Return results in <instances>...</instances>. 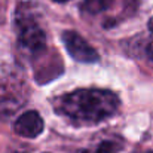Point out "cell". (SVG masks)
I'll return each mask as SVG.
<instances>
[{"instance_id": "obj_1", "label": "cell", "mask_w": 153, "mask_h": 153, "mask_svg": "<svg viewBox=\"0 0 153 153\" xmlns=\"http://www.w3.org/2000/svg\"><path fill=\"white\" fill-rule=\"evenodd\" d=\"M120 105L119 97L108 89H76L58 97L55 110L74 123H98L111 117Z\"/></svg>"}, {"instance_id": "obj_2", "label": "cell", "mask_w": 153, "mask_h": 153, "mask_svg": "<svg viewBox=\"0 0 153 153\" xmlns=\"http://www.w3.org/2000/svg\"><path fill=\"white\" fill-rule=\"evenodd\" d=\"M16 24H18V40L25 49L31 52H40L45 49L46 43L45 31L33 16L18 12Z\"/></svg>"}, {"instance_id": "obj_3", "label": "cell", "mask_w": 153, "mask_h": 153, "mask_svg": "<svg viewBox=\"0 0 153 153\" xmlns=\"http://www.w3.org/2000/svg\"><path fill=\"white\" fill-rule=\"evenodd\" d=\"M62 43L68 53L80 62H95L98 61V52L95 51L80 34L76 31H64L62 33Z\"/></svg>"}, {"instance_id": "obj_4", "label": "cell", "mask_w": 153, "mask_h": 153, "mask_svg": "<svg viewBox=\"0 0 153 153\" xmlns=\"http://www.w3.org/2000/svg\"><path fill=\"white\" fill-rule=\"evenodd\" d=\"M43 119L36 110L22 113L13 123V131L24 138H36L43 132Z\"/></svg>"}, {"instance_id": "obj_5", "label": "cell", "mask_w": 153, "mask_h": 153, "mask_svg": "<svg viewBox=\"0 0 153 153\" xmlns=\"http://www.w3.org/2000/svg\"><path fill=\"white\" fill-rule=\"evenodd\" d=\"M123 147V143L116 140H104L100 144H97L94 149H86L79 153H119Z\"/></svg>"}, {"instance_id": "obj_6", "label": "cell", "mask_w": 153, "mask_h": 153, "mask_svg": "<svg viewBox=\"0 0 153 153\" xmlns=\"http://www.w3.org/2000/svg\"><path fill=\"white\" fill-rule=\"evenodd\" d=\"M111 3H113V0H83L82 9L86 13L97 15V13H101L104 10H107L111 6Z\"/></svg>"}, {"instance_id": "obj_7", "label": "cell", "mask_w": 153, "mask_h": 153, "mask_svg": "<svg viewBox=\"0 0 153 153\" xmlns=\"http://www.w3.org/2000/svg\"><path fill=\"white\" fill-rule=\"evenodd\" d=\"M144 55H146L147 61H149L150 64H153V37L147 40V43H146V46H144Z\"/></svg>"}, {"instance_id": "obj_8", "label": "cell", "mask_w": 153, "mask_h": 153, "mask_svg": "<svg viewBox=\"0 0 153 153\" xmlns=\"http://www.w3.org/2000/svg\"><path fill=\"white\" fill-rule=\"evenodd\" d=\"M149 30L153 31V18H150V21H149Z\"/></svg>"}, {"instance_id": "obj_9", "label": "cell", "mask_w": 153, "mask_h": 153, "mask_svg": "<svg viewBox=\"0 0 153 153\" xmlns=\"http://www.w3.org/2000/svg\"><path fill=\"white\" fill-rule=\"evenodd\" d=\"M52 1H56V3H65V1H68V0H52Z\"/></svg>"}, {"instance_id": "obj_10", "label": "cell", "mask_w": 153, "mask_h": 153, "mask_svg": "<svg viewBox=\"0 0 153 153\" xmlns=\"http://www.w3.org/2000/svg\"><path fill=\"white\" fill-rule=\"evenodd\" d=\"M149 153H153V150H150V152H149Z\"/></svg>"}]
</instances>
